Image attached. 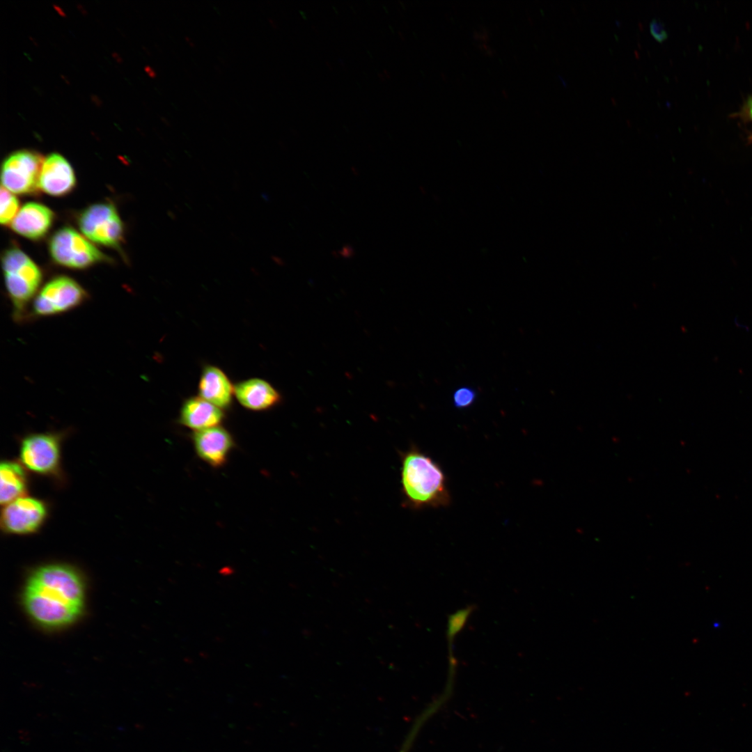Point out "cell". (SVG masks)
Here are the masks:
<instances>
[{"label": "cell", "instance_id": "6da1fadb", "mask_svg": "<svg viewBox=\"0 0 752 752\" xmlns=\"http://www.w3.org/2000/svg\"><path fill=\"white\" fill-rule=\"evenodd\" d=\"M84 588L78 573L61 564L47 565L34 571L23 593L24 608L40 625L66 626L78 618L84 607Z\"/></svg>", "mask_w": 752, "mask_h": 752}, {"label": "cell", "instance_id": "7a4b0ae2", "mask_svg": "<svg viewBox=\"0 0 752 752\" xmlns=\"http://www.w3.org/2000/svg\"><path fill=\"white\" fill-rule=\"evenodd\" d=\"M401 457L402 492L406 505L414 509L449 506L451 497L440 464L415 446Z\"/></svg>", "mask_w": 752, "mask_h": 752}, {"label": "cell", "instance_id": "3957f363", "mask_svg": "<svg viewBox=\"0 0 752 752\" xmlns=\"http://www.w3.org/2000/svg\"><path fill=\"white\" fill-rule=\"evenodd\" d=\"M7 291L17 314L21 313L36 295L42 281L37 265L22 251L10 248L2 257Z\"/></svg>", "mask_w": 752, "mask_h": 752}, {"label": "cell", "instance_id": "277c9868", "mask_svg": "<svg viewBox=\"0 0 752 752\" xmlns=\"http://www.w3.org/2000/svg\"><path fill=\"white\" fill-rule=\"evenodd\" d=\"M49 246L52 259L69 268L84 269L107 260L105 255L86 237L69 227L57 230Z\"/></svg>", "mask_w": 752, "mask_h": 752}, {"label": "cell", "instance_id": "5b68a950", "mask_svg": "<svg viewBox=\"0 0 752 752\" xmlns=\"http://www.w3.org/2000/svg\"><path fill=\"white\" fill-rule=\"evenodd\" d=\"M61 440L59 435L52 433L26 436L19 446L21 464L36 474L56 475L61 464Z\"/></svg>", "mask_w": 752, "mask_h": 752}, {"label": "cell", "instance_id": "8992f818", "mask_svg": "<svg viewBox=\"0 0 752 752\" xmlns=\"http://www.w3.org/2000/svg\"><path fill=\"white\" fill-rule=\"evenodd\" d=\"M78 224L85 237L96 244L118 247L122 242L123 222L111 203H97L87 207L80 214Z\"/></svg>", "mask_w": 752, "mask_h": 752}, {"label": "cell", "instance_id": "52a82bcc", "mask_svg": "<svg viewBox=\"0 0 752 752\" xmlns=\"http://www.w3.org/2000/svg\"><path fill=\"white\" fill-rule=\"evenodd\" d=\"M43 160L37 152L19 150L7 157L1 167V186L14 194H33L39 189Z\"/></svg>", "mask_w": 752, "mask_h": 752}, {"label": "cell", "instance_id": "ba28073f", "mask_svg": "<svg viewBox=\"0 0 752 752\" xmlns=\"http://www.w3.org/2000/svg\"><path fill=\"white\" fill-rule=\"evenodd\" d=\"M47 513L44 501L26 495L4 506L1 514V527L10 534H31L42 527Z\"/></svg>", "mask_w": 752, "mask_h": 752}, {"label": "cell", "instance_id": "9c48e42d", "mask_svg": "<svg viewBox=\"0 0 752 752\" xmlns=\"http://www.w3.org/2000/svg\"><path fill=\"white\" fill-rule=\"evenodd\" d=\"M86 294L81 286L68 276L56 277L41 289L33 303L37 315L45 316L65 312L79 305Z\"/></svg>", "mask_w": 752, "mask_h": 752}, {"label": "cell", "instance_id": "30bf717a", "mask_svg": "<svg viewBox=\"0 0 752 752\" xmlns=\"http://www.w3.org/2000/svg\"><path fill=\"white\" fill-rule=\"evenodd\" d=\"M75 185L73 169L62 155L52 153L44 160L41 168L39 188L52 196H63Z\"/></svg>", "mask_w": 752, "mask_h": 752}, {"label": "cell", "instance_id": "8fae6325", "mask_svg": "<svg viewBox=\"0 0 752 752\" xmlns=\"http://www.w3.org/2000/svg\"><path fill=\"white\" fill-rule=\"evenodd\" d=\"M54 220L53 212L47 206L35 202L24 204L11 222L12 229L31 240L42 237Z\"/></svg>", "mask_w": 752, "mask_h": 752}, {"label": "cell", "instance_id": "7c38bea8", "mask_svg": "<svg viewBox=\"0 0 752 752\" xmlns=\"http://www.w3.org/2000/svg\"><path fill=\"white\" fill-rule=\"evenodd\" d=\"M194 440L198 455L215 467L225 462L233 445L228 432L217 426L196 431Z\"/></svg>", "mask_w": 752, "mask_h": 752}, {"label": "cell", "instance_id": "4fadbf2b", "mask_svg": "<svg viewBox=\"0 0 752 752\" xmlns=\"http://www.w3.org/2000/svg\"><path fill=\"white\" fill-rule=\"evenodd\" d=\"M234 394L239 402L252 410H264L277 405L279 393L267 381L254 378L237 383Z\"/></svg>", "mask_w": 752, "mask_h": 752}, {"label": "cell", "instance_id": "5bb4252c", "mask_svg": "<svg viewBox=\"0 0 752 752\" xmlns=\"http://www.w3.org/2000/svg\"><path fill=\"white\" fill-rule=\"evenodd\" d=\"M198 392L203 399L219 408H224L231 403L234 387L220 368L207 366L202 372Z\"/></svg>", "mask_w": 752, "mask_h": 752}, {"label": "cell", "instance_id": "9a60e30c", "mask_svg": "<svg viewBox=\"0 0 752 752\" xmlns=\"http://www.w3.org/2000/svg\"><path fill=\"white\" fill-rule=\"evenodd\" d=\"M223 416L218 407L201 397H192L184 402L180 419L183 425L198 431L217 426Z\"/></svg>", "mask_w": 752, "mask_h": 752}, {"label": "cell", "instance_id": "2e32d148", "mask_svg": "<svg viewBox=\"0 0 752 752\" xmlns=\"http://www.w3.org/2000/svg\"><path fill=\"white\" fill-rule=\"evenodd\" d=\"M0 502L6 505L26 496L28 478L24 467L16 462L5 460L0 465Z\"/></svg>", "mask_w": 752, "mask_h": 752}, {"label": "cell", "instance_id": "e0dca14e", "mask_svg": "<svg viewBox=\"0 0 752 752\" xmlns=\"http://www.w3.org/2000/svg\"><path fill=\"white\" fill-rule=\"evenodd\" d=\"M19 201L10 191L1 186L0 222L7 225L11 223L19 212Z\"/></svg>", "mask_w": 752, "mask_h": 752}, {"label": "cell", "instance_id": "ac0fdd59", "mask_svg": "<svg viewBox=\"0 0 752 752\" xmlns=\"http://www.w3.org/2000/svg\"><path fill=\"white\" fill-rule=\"evenodd\" d=\"M473 609V606H467L450 616L448 618L447 629V635L448 638L453 639V637L463 628Z\"/></svg>", "mask_w": 752, "mask_h": 752}, {"label": "cell", "instance_id": "d6986e66", "mask_svg": "<svg viewBox=\"0 0 752 752\" xmlns=\"http://www.w3.org/2000/svg\"><path fill=\"white\" fill-rule=\"evenodd\" d=\"M476 398L474 389L463 386L455 390L453 395V402L455 407L464 409L471 406Z\"/></svg>", "mask_w": 752, "mask_h": 752}, {"label": "cell", "instance_id": "ffe728a7", "mask_svg": "<svg viewBox=\"0 0 752 752\" xmlns=\"http://www.w3.org/2000/svg\"><path fill=\"white\" fill-rule=\"evenodd\" d=\"M650 31L652 36L659 42H662L668 37L664 22L659 18H653L650 22Z\"/></svg>", "mask_w": 752, "mask_h": 752}, {"label": "cell", "instance_id": "44dd1931", "mask_svg": "<svg viewBox=\"0 0 752 752\" xmlns=\"http://www.w3.org/2000/svg\"><path fill=\"white\" fill-rule=\"evenodd\" d=\"M743 112L747 119L752 123V96L747 100Z\"/></svg>", "mask_w": 752, "mask_h": 752}]
</instances>
